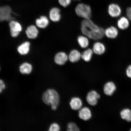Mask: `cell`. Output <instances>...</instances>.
Instances as JSON below:
<instances>
[{"label": "cell", "instance_id": "7", "mask_svg": "<svg viewBox=\"0 0 131 131\" xmlns=\"http://www.w3.org/2000/svg\"><path fill=\"white\" fill-rule=\"evenodd\" d=\"M100 97V95L96 92L93 91L88 93L86 96V100L90 105L94 106L97 104L98 100Z\"/></svg>", "mask_w": 131, "mask_h": 131}, {"label": "cell", "instance_id": "13", "mask_svg": "<svg viewBox=\"0 0 131 131\" xmlns=\"http://www.w3.org/2000/svg\"><path fill=\"white\" fill-rule=\"evenodd\" d=\"M69 59L72 63H74L79 61L81 58V53L79 51L74 49L71 51L68 56Z\"/></svg>", "mask_w": 131, "mask_h": 131}, {"label": "cell", "instance_id": "16", "mask_svg": "<svg viewBox=\"0 0 131 131\" xmlns=\"http://www.w3.org/2000/svg\"><path fill=\"white\" fill-rule=\"evenodd\" d=\"M28 37L29 39H35L38 35V31L35 26L31 25L27 28L26 31Z\"/></svg>", "mask_w": 131, "mask_h": 131}, {"label": "cell", "instance_id": "22", "mask_svg": "<svg viewBox=\"0 0 131 131\" xmlns=\"http://www.w3.org/2000/svg\"><path fill=\"white\" fill-rule=\"evenodd\" d=\"M49 21L47 17L45 16H41L39 19L36 20V24L38 27L41 28H45L48 25Z\"/></svg>", "mask_w": 131, "mask_h": 131}, {"label": "cell", "instance_id": "19", "mask_svg": "<svg viewBox=\"0 0 131 131\" xmlns=\"http://www.w3.org/2000/svg\"><path fill=\"white\" fill-rule=\"evenodd\" d=\"M30 46V43L29 42H24L18 47V52L22 55L27 54L29 51Z\"/></svg>", "mask_w": 131, "mask_h": 131}, {"label": "cell", "instance_id": "1", "mask_svg": "<svg viewBox=\"0 0 131 131\" xmlns=\"http://www.w3.org/2000/svg\"><path fill=\"white\" fill-rule=\"evenodd\" d=\"M81 30L83 35L92 40H100L105 35L104 29L94 23L91 19H83L82 21Z\"/></svg>", "mask_w": 131, "mask_h": 131}, {"label": "cell", "instance_id": "27", "mask_svg": "<svg viewBox=\"0 0 131 131\" xmlns=\"http://www.w3.org/2000/svg\"><path fill=\"white\" fill-rule=\"evenodd\" d=\"M6 88V85L2 80H0V92L1 93L5 88Z\"/></svg>", "mask_w": 131, "mask_h": 131}, {"label": "cell", "instance_id": "23", "mask_svg": "<svg viewBox=\"0 0 131 131\" xmlns=\"http://www.w3.org/2000/svg\"><path fill=\"white\" fill-rule=\"evenodd\" d=\"M120 115L122 118L127 122H131V110L128 108L124 109L121 111Z\"/></svg>", "mask_w": 131, "mask_h": 131}, {"label": "cell", "instance_id": "26", "mask_svg": "<svg viewBox=\"0 0 131 131\" xmlns=\"http://www.w3.org/2000/svg\"><path fill=\"white\" fill-rule=\"evenodd\" d=\"M58 1L60 5L66 7L71 4V0H58Z\"/></svg>", "mask_w": 131, "mask_h": 131}, {"label": "cell", "instance_id": "4", "mask_svg": "<svg viewBox=\"0 0 131 131\" xmlns=\"http://www.w3.org/2000/svg\"><path fill=\"white\" fill-rule=\"evenodd\" d=\"M12 9L9 6H4L0 8V20L1 21H11L13 18L11 16Z\"/></svg>", "mask_w": 131, "mask_h": 131}, {"label": "cell", "instance_id": "18", "mask_svg": "<svg viewBox=\"0 0 131 131\" xmlns=\"http://www.w3.org/2000/svg\"><path fill=\"white\" fill-rule=\"evenodd\" d=\"M128 19V18L124 16L121 17L117 22V26L119 28L122 30L127 29L129 25Z\"/></svg>", "mask_w": 131, "mask_h": 131}, {"label": "cell", "instance_id": "11", "mask_svg": "<svg viewBox=\"0 0 131 131\" xmlns=\"http://www.w3.org/2000/svg\"><path fill=\"white\" fill-rule=\"evenodd\" d=\"M105 35L108 38L114 39L116 38L118 35V31L116 27L111 26L108 27L105 30Z\"/></svg>", "mask_w": 131, "mask_h": 131}, {"label": "cell", "instance_id": "14", "mask_svg": "<svg viewBox=\"0 0 131 131\" xmlns=\"http://www.w3.org/2000/svg\"><path fill=\"white\" fill-rule=\"evenodd\" d=\"M116 90L114 83L112 82H109L105 85L104 91L105 94L108 96H111L113 94Z\"/></svg>", "mask_w": 131, "mask_h": 131}, {"label": "cell", "instance_id": "20", "mask_svg": "<svg viewBox=\"0 0 131 131\" xmlns=\"http://www.w3.org/2000/svg\"><path fill=\"white\" fill-rule=\"evenodd\" d=\"M89 38L86 36L80 35L77 38L78 45L82 48H87L89 44Z\"/></svg>", "mask_w": 131, "mask_h": 131}, {"label": "cell", "instance_id": "8", "mask_svg": "<svg viewBox=\"0 0 131 131\" xmlns=\"http://www.w3.org/2000/svg\"><path fill=\"white\" fill-rule=\"evenodd\" d=\"M68 59V56L66 53L64 52H60L56 55L54 61L57 64L62 65L66 63Z\"/></svg>", "mask_w": 131, "mask_h": 131}, {"label": "cell", "instance_id": "30", "mask_svg": "<svg viewBox=\"0 0 131 131\" xmlns=\"http://www.w3.org/2000/svg\"><path fill=\"white\" fill-rule=\"evenodd\" d=\"M74 1H79V0H74Z\"/></svg>", "mask_w": 131, "mask_h": 131}, {"label": "cell", "instance_id": "10", "mask_svg": "<svg viewBox=\"0 0 131 131\" xmlns=\"http://www.w3.org/2000/svg\"><path fill=\"white\" fill-rule=\"evenodd\" d=\"M80 118L84 121H88L91 118L92 116L91 110L87 107L81 108L80 109L78 114Z\"/></svg>", "mask_w": 131, "mask_h": 131}, {"label": "cell", "instance_id": "24", "mask_svg": "<svg viewBox=\"0 0 131 131\" xmlns=\"http://www.w3.org/2000/svg\"><path fill=\"white\" fill-rule=\"evenodd\" d=\"M67 130L69 131H79L80 130L76 124L73 122L70 123L67 126Z\"/></svg>", "mask_w": 131, "mask_h": 131}, {"label": "cell", "instance_id": "31", "mask_svg": "<svg viewBox=\"0 0 131 131\" xmlns=\"http://www.w3.org/2000/svg\"><path fill=\"white\" fill-rule=\"evenodd\" d=\"M130 131H131V129H130Z\"/></svg>", "mask_w": 131, "mask_h": 131}, {"label": "cell", "instance_id": "3", "mask_svg": "<svg viewBox=\"0 0 131 131\" xmlns=\"http://www.w3.org/2000/svg\"><path fill=\"white\" fill-rule=\"evenodd\" d=\"M77 15L83 19H91L92 16V9L89 5L83 3L77 5L75 9Z\"/></svg>", "mask_w": 131, "mask_h": 131}, {"label": "cell", "instance_id": "2", "mask_svg": "<svg viewBox=\"0 0 131 131\" xmlns=\"http://www.w3.org/2000/svg\"><path fill=\"white\" fill-rule=\"evenodd\" d=\"M42 100L45 104L51 106L52 110L55 111L57 109L59 103L60 96L55 90L49 89L44 92Z\"/></svg>", "mask_w": 131, "mask_h": 131}, {"label": "cell", "instance_id": "28", "mask_svg": "<svg viewBox=\"0 0 131 131\" xmlns=\"http://www.w3.org/2000/svg\"><path fill=\"white\" fill-rule=\"evenodd\" d=\"M126 73L128 78H131V65L128 67L126 70Z\"/></svg>", "mask_w": 131, "mask_h": 131}, {"label": "cell", "instance_id": "5", "mask_svg": "<svg viewBox=\"0 0 131 131\" xmlns=\"http://www.w3.org/2000/svg\"><path fill=\"white\" fill-rule=\"evenodd\" d=\"M122 10L118 4L112 3L108 6V13L111 17L116 18L119 17L122 14Z\"/></svg>", "mask_w": 131, "mask_h": 131}, {"label": "cell", "instance_id": "6", "mask_svg": "<svg viewBox=\"0 0 131 131\" xmlns=\"http://www.w3.org/2000/svg\"><path fill=\"white\" fill-rule=\"evenodd\" d=\"M9 26L11 36L15 37L18 36L22 30V26L19 22L14 20H11Z\"/></svg>", "mask_w": 131, "mask_h": 131}, {"label": "cell", "instance_id": "29", "mask_svg": "<svg viewBox=\"0 0 131 131\" xmlns=\"http://www.w3.org/2000/svg\"><path fill=\"white\" fill-rule=\"evenodd\" d=\"M126 15L129 20H131V6L127 8Z\"/></svg>", "mask_w": 131, "mask_h": 131}, {"label": "cell", "instance_id": "17", "mask_svg": "<svg viewBox=\"0 0 131 131\" xmlns=\"http://www.w3.org/2000/svg\"><path fill=\"white\" fill-rule=\"evenodd\" d=\"M32 69V65L28 63H24L19 67L20 73L23 74H29L31 73Z\"/></svg>", "mask_w": 131, "mask_h": 131}, {"label": "cell", "instance_id": "25", "mask_svg": "<svg viewBox=\"0 0 131 131\" xmlns=\"http://www.w3.org/2000/svg\"><path fill=\"white\" fill-rule=\"evenodd\" d=\"M60 130V127L58 124L54 123L51 124L49 127L48 131H58Z\"/></svg>", "mask_w": 131, "mask_h": 131}, {"label": "cell", "instance_id": "21", "mask_svg": "<svg viewBox=\"0 0 131 131\" xmlns=\"http://www.w3.org/2000/svg\"><path fill=\"white\" fill-rule=\"evenodd\" d=\"M94 53L92 49H86L81 53V58L85 61L89 62L92 58Z\"/></svg>", "mask_w": 131, "mask_h": 131}, {"label": "cell", "instance_id": "15", "mask_svg": "<svg viewBox=\"0 0 131 131\" xmlns=\"http://www.w3.org/2000/svg\"><path fill=\"white\" fill-rule=\"evenodd\" d=\"M70 104L72 109L78 110L81 108L83 103L81 100L79 98L74 97L71 100Z\"/></svg>", "mask_w": 131, "mask_h": 131}, {"label": "cell", "instance_id": "12", "mask_svg": "<svg viewBox=\"0 0 131 131\" xmlns=\"http://www.w3.org/2000/svg\"><path fill=\"white\" fill-rule=\"evenodd\" d=\"M60 10L57 7H53L51 9L49 16L50 19L53 22H58L60 20L61 18Z\"/></svg>", "mask_w": 131, "mask_h": 131}, {"label": "cell", "instance_id": "9", "mask_svg": "<svg viewBox=\"0 0 131 131\" xmlns=\"http://www.w3.org/2000/svg\"><path fill=\"white\" fill-rule=\"evenodd\" d=\"M92 50L94 53L97 55H101L106 51L105 46L102 42H97L93 45Z\"/></svg>", "mask_w": 131, "mask_h": 131}]
</instances>
